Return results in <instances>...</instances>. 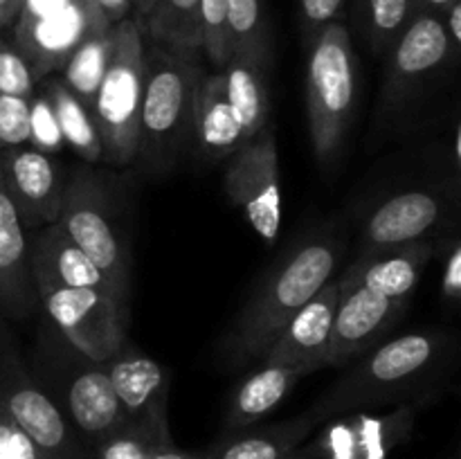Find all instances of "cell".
<instances>
[{"instance_id": "obj_1", "label": "cell", "mask_w": 461, "mask_h": 459, "mask_svg": "<svg viewBox=\"0 0 461 459\" xmlns=\"http://www.w3.org/2000/svg\"><path fill=\"white\" fill-rule=\"evenodd\" d=\"M457 364V336L448 328H421L383 340L358 360L306 412L318 423L358 410L419 405L426 410L446 392Z\"/></svg>"}, {"instance_id": "obj_2", "label": "cell", "mask_w": 461, "mask_h": 459, "mask_svg": "<svg viewBox=\"0 0 461 459\" xmlns=\"http://www.w3.org/2000/svg\"><path fill=\"white\" fill-rule=\"evenodd\" d=\"M347 250L345 225L329 220L293 243L279 264L266 274L221 342V358L243 367L264 358L293 315L318 295L331 279Z\"/></svg>"}, {"instance_id": "obj_3", "label": "cell", "mask_w": 461, "mask_h": 459, "mask_svg": "<svg viewBox=\"0 0 461 459\" xmlns=\"http://www.w3.org/2000/svg\"><path fill=\"white\" fill-rule=\"evenodd\" d=\"M196 52L144 43V81L140 102V169L165 176L178 162L194 133V106L203 79Z\"/></svg>"}, {"instance_id": "obj_4", "label": "cell", "mask_w": 461, "mask_h": 459, "mask_svg": "<svg viewBox=\"0 0 461 459\" xmlns=\"http://www.w3.org/2000/svg\"><path fill=\"white\" fill-rule=\"evenodd\" d=\"M25 367L39 390L61 410L90 446L126 418L104 364L70 345L45 315L36 328Z\"/></svg>"}, {"instance_id": "obj_5", "label": "cell", "mask_w": 461, "mask_h": 459, "mask_svg": "<svg viewBox=\"0 0 461 459\" xmlns=\"http://www.w3.org/2000/svg\"><path fill=\"white\" fill-rule=\"evenodd\" d=\"M57 223L106 274L117 300L129 309V232L115 183L106 174L77 166L66 180L61 216Z\"/></svg>"}, {"instance_id": "obj_6", "label": "cell", "mask_w": 461, "mask_h": 459, "mask_svg": "<svg viewBox=\"0 0 461 459\" xmlns=\"http://www.w3.org/2000/svg\"><path fill=\"white\" fill-rule=\"evenodd\" d=\"M306 115L313 153L331 165L345 147L356 106L358 57L345 21L329 22L309 45Z\"/></svg>"}, {"instance_id": "obj_7", "label": "cell", "mask_w": 461, "mask_h": 459, "mask_svg": "<svg viewBox=\"0 0 461 459\" xmlns=\"http://www.w3.org/2000/svg\"><path fill=\"white\" fill-rule=\"evenodd\" d=\"M144 81V34L135 18L113 25V50L93 99V120L102 138V160L126 166L138 156L140 102Z\"/></svg>"}, {"instance_id": "obj_8", "label": "cell", "mask_w": 461, "mask_h": 459, "mask_svg": "<svg viewBox=\"0 0 461 459\" xmlns=\"http://www.w3.org/2000/svg\"><path fill=\"white\" fill-rule=\"evenodd\" d=\"M378 112L383 120L410 111L459 63L441 14L417 12L387 48Z\"/></svg>"}, {"instance_id": "obj_9", "label": "cell", "mask_w": 461, "mask_h": 459, "mask_svg": "<svg viewBox=\"0 0 461 459\" xmlns=\"http://www.w3.org/2000/svg\"><path fill=\"white\" fill-rule=\"evenodd\" d=\"M459 178L390 194L365 214L356 255L392 250L423 238L457 234Z\"/></svg>"}, {"instance_id": "obj_10", "label": "cell", "mask_w": 461, "mask_h": 459, "mask_svg": "<svg viewBox=\"0 0 461 459\" xmlns=\"http://www.w3.org/2000/svg\"><path fill=\"white\" fill-rule=\"evenodd\" d=\"M39 310L88 358L104 363L126 342L129 313L108 292L75 288L32 268Z\"/></svg>"}, {"instance_id": "obj_11", "label": "cell", "mask_w": 461, "mask_h": 459, "mask_svg": "<svg viewBox=\"0 0 461 459\" xmlns=\"http://www.w3.org/2000/svg\"><path fill=\"white\" fill-rule=\"evenodd\" d=\"M106 27L111 22L93 0H23L12 43L41 81L61 70L81 40Z\"/></svg>"}, {"instance_id": "obj_12", "label": "cell", "mask_w": 461, "mask_h": 459, "mask_svg": "<svg viewBox=\"0 0 461 459\" xmlns=\"http://www.w3.org/2000/svg\"><path fill=\"white\" fill-rule=\"evenodd\" d=\"M223 189L228 201L246 214L264 241H277L282 230V184L277 140L270 122L228 158Z\"/></svg>"}, {"instance_id": "obj_13", "label": "cell", "mask_w": 461, "mask_h": 459, "mask_svg": "<svg viewBox=\"0 0 461 459\" xmlns=\"http://www.w3.org/2000/svg\"><path fill=\"white\" fill-rule=\"evenodd\" d=\"M419 412V405H394L381 414H340L324 421L318 436L297 446L288 459H392L412 436Z\"/></svg>"}, {"instance_id": "obj_14", "label": "cell", "mask_w": 461, "mask_h": 459, "mask_svg": "<svg viewBox=\"0 0 461 459\" xmlns=\"http://www.w3.org/2000/svg\"><path fill=\"white\" fill-rule=\"evenodd\" d=\"M0 408L48 459H95L93 446L39 390L23 358L0 378Z\"/></svg>"}, {"instance_id": "obj_15", "label": "cell", "mask_w": 461, "mask_h": 459, "mask_svg": "<svg viewBox=\"0 0 461 459\" xmlns=\"http://www.w3.org/2000/svg\"><path fill=\"white\" fill-rule=\"evenodd\" d=\"M0 176L30 232L57 223L68 178L52 156L36 151L30 144L3 148Z\"/></svg>"}, {"instance_id": "obj_16", "label": "cell", "mask_w": 461, "mask_h": 459, "mask_svg": "<svg viewBox=\"0 0 461 459\" xmlns=\"http://www.w3.org/2000/svg\"><path fill=\"white\" fill-rule=\"evenodd\" d=\"M408 309L410 302L387 300L365 286L340 291L329 345V367H347L381 345Z\"/></svg>"}, {"instance_id": "obj_17", "label": "cell", "mask_w": 461, "mask_h": 459, "mask_svg": "<svg viewBox=\"0 0 461 459\" xmlns=\"http://www.w3.org/2000/svg\"><path fill=\"white\" fill-rule=\"evenodd\" d=\"M450 237V234H448ZM441 238H423L392 250L356 255L354 261L336 277L340 291L351 286H365L387 300L412 302L426 266L439 255Z\"/></svg>"}, {"instance_id": "obj_18", "label": "cell", "mask_w": 461, "mask_h": 459, "mask_svg": "<svg viewBox=\"0 0 461 459\" xmlns=\"http://www.w3.org/2000/svg\"><path fill=\"white\" fill-rule=\"evenodd\" d=\"M340 288L336 279L327 284L315 297H311L291 322L284 327L266 349L264 363L306 367L309 372L329 367V345H331L333 320H336Z\"/></svg>"}, {"instance_id": "obj_19", "label": "cell", "mask_w": 461, "mask_h": 459, "mask_svg": "<svg viewBox=\"0 0 461 459\" xmlns=\"http://www.w3.org/2000/svg\"><path fill=\"white\" fill-rule=\"evenodd\" d=\"M30 238L32 232L23 223L0 176V315L9 322H25L39 313Z\"/></svg>"}, {"instance_id": "obj_20", "label": "cell", "mask_w": 461, "mask_h": 459, "mask_svg": "<svg viewBox=\"0 0 461 459\" xmlns=\"http://www.w3.org/2000/svg\"><path fill=\"white\" fill-rule=\"evenodd\" d=\"M102 364L126 418L167 421L171 376L156 358L126 340Z\"/></svg>"}, {"instance_id": "obj_21", "label": "cell", "mask_w": 461, "mask_h": 459, "mask_svg": "<svg viewBox=\"0 0 461 459\" xmlns=\"http://www.w3.org/2000/svg\"><path fill=\"white\" fill-rule=\"evenodd\" d=\"M30 266L36 270H43L52 279L66 284V286L95 288V291L108 292L122 306L106 274L68 237L66 230L59 223L45 225V228L32 232ZM122 310L129 313V309H124V306H122Z\"/></svg>"}, {"instance_id": "obj_22", "label": "cell", "mask_w": 461, "mask_h": 459, "mask_svg": "<svg viewBox=\"0 0 461 459\" xmlns=\"http://www.w3.org/2000/svg\"><path fill=\"white\" fill-rule=\"evenodd\" d=\"M192 140L207 160L230 158L248 140L241 120L225 94L221 72L203 75L194 106Z\"/></svg>"}, {"instance_id": "obj_23", "label": "cell", "mask_w": 461, "mask_h": 459, "mask_svg": "<svg viewBox=\"0 0 461 459\" xmlns=\"http://www.w3.org/2000/svg\"><path fill=\"white\" fill-rule=\"evenodd\" d=\"M320 423L309 412L297 414L268 426H250L223 432L203 459H288L293 450L304 444Z\"/></svg>"}, {"instance_id": "obj_24", "label": "cell", "mask_w": 461, "mask_h": 459, "mask_svg": "<svg viewBox=\"0 0 461 459\" xmlns=\"http://www.w3.org/2000/svg\"><path fill=\"white\" fill-rule=\"evenodd\" d=\"M306 367H288V364L264 363L257 372L243 378L230 399L223 418V432L243 430L257 426L268 417L302 378L311 376Z\"/></svg>"}, {"instance_id": "obj_25", "label": "cell", "mask_w": 461, "mask_h": 459, "mask_svg": "<svg viewBox=\"0 0 461 459\" xmlns=\"http://www.w3.org/2000/svg\"><path fill=\"white\" fill-rule=\"evenodd\" d=\"M268 66L257 58L232 54L230 61L221 68L225 84V94L232 104L234 112L241 120L246 135H255L270 122V99L268 81H266Z\"/></svg>"}, {"instance_id": "obj_26", "label": "cell", "mask_w": 461, "mask_h": 459, "mask_svg": "<svg viewBox=\"0 0 461 459\" xmlns=\"http://www.w3.org/2000/svg\"><path fill=\"white\" fill-rule=\"evenodd\" d=\"M41 84L45 86L50 99H52L54 112H57L59 126H61L63 144H68L81 160L90 162V165L102 160V138H99L90 108H86L66 88L59 75L43 76Z\"/></svg>"}, {"instance_id": "obj_27", "label": "cell", "mask_w": 461, "mask_h": 459, "mask_svg": "<svg viewBox=\"0 0 461 459\" xmlns=\"http://www.w3.org/2000/svg\"><path fill=\"white\" fill-rule=\"evenodd\" d=\"M201 0H156L138 22L142 34L156 43L185 52H201Z\"/></svg>"}, {"instance_id": "obj_28", "label": "cell", "mask_w": 461, "mask_h": 459, "mask_svg": "<svg viewBox=\"0 0 461 459\" xmlns=\"http://www.w3.org/2000/svg\"><path fill=\"white\" fill-rule=\"evenodd\" d=\"M345 9L363 43L383 57L414 16V0H347Z\"/></svg>"}, {"instance_id": "obj_29", "label": "cell", "mask_w": 461, "mask_h": 459, "mask_svg": "<svg viewBox=\"0 0 461 459\" xmlns=\"http://www.w3.org/2000/svg\"><path fill=\"white\" fill-rule=\"evenodd\" d=\"M113 50V25L106 30H99L81 40L66 63L59 70V79L66 84V88L84 104L86 108L93 106V99L97 94L99 84L106 72L108 58Z\"/></svg>"}, {"instance_id": "obj_30", "label": "cell", "mask_w": 461, "mask_h": 459, "mask_svg": "<svg viewBox=\"0 0 461 459\" xmlns=\"http://www.w3.org/2000/svg\"><path fill=\"white\" fill-rule=\"evenodd\" d=\"M165 441H171L169 421L124 418L93 446V454L95 459H151Z\"/></svg>"}, {"instance_id": "obj_31", "label": "cell", "mask_w": 461, "mask_h": 459, "mask_svg": "<svg viewBox=\"0 0 461 459\" xmlns=\"http://www.w3.org/2000/svg\"><path fill=\"white\" fill-rule=\"evenodd\" d=\"M228 36L232 54L270 66V32L264 0H228Z\"/></svg>"}, {"instance_id": "obj_32", "label": "cell", "mask_w": 461, "mask_h": 459, "mask_svg": "<svg viewBox=\"0 0 461 459\" xmlns=\"http://www.w3.org/2000/svg\"><path fill=\"white\" fill-rule=\"evenodd\" d=\"M201 52L214 68H223L232 57L228 36V0H201Z\"/></svg>"}, {"instance_id": "obj_33", "label": "cell", "mask_w": 461, "mask_h": 459, "mask_svg": "<svg viewBox=\"0 0 461 459\" xmlns=\"http://www.w3.org/2000/svg\"><path fill=\"white\" fill-rule=\"evenodd\" d=\"M30 147L48 156H54L63 148L61 126H59L52 99L41 81L30 97Z\"/></svg>"}, {"instance_id": "obj_34", "label": "cell", "mask_w": 461, "mask_h": 459, "mask_svg": "<svg viewBox=\"0 0 461 459\" xmlns=\"http://www.w3.org/2000/svg\"><path fill=\"white\" fill-rule=\"evenodd\" d=\"M39 79L16 45L0 34V93L30 99Z\"/></svg>"}, {"instance_id": "obj_35", "label": "cell", "mask_w": 461, "mask_h": 459, "mask_svg": "<svg viewBox=\"0 0 461 459\" xmlns=\"http://www.w3.org/2000/svg\"><path fill=\"white\" fill-rule=\"evenodd\" d=\"M30 144V99L0 93V151Z\"/></svg>"}, {"instance_id": "obj_36", "label": "cell", "mask_w": 461, "mask_h": 459, "mask_svg": "<svg viewBox=\"0 0 461 459\" xmlns=\"http://www.w3.org/2000/svg\"><path fill=\"white\" fill-rule=\"evenodd\" d=\"M345 3L347 0H297V21L306 48L329 22L345 21Z\"/></svg>"}, {"instance_id": "obj_37", "label": "cell", "mask_w": 461, "mask_h": 459, "mask_svg": "<svg viewBox=\"0 0 461 459\" xmlns=\"http://www.w3.org/2000/svg\"><path fill=\"white\" fill-rule=\"evenodd\" d=\"M441 264V295L446 302H459L461 297V241L457 234L444 237L439 248ZM437 255V256H439Z\"/></svg>"}, {"instance_id": "obj_38", "label": "cell", "mask_w": 461, "mask_h": 459, "mask_svg": "<svg viewBox=\"0 0 461 459\" xmlns=\"http://www.w3.org/2000/svg\"><path fill=\"white\" fill-rule=\"evenodd\" d=\"M0 459H48L0 408Z\"/></svg>"}, {"instance_id": "obj_39", "label": "cell", "mask_w": 461, "mask_h": 459, "mask_svg": "<svg viewBox=\"0 0 461 459\" xmlns=\"http://www.w3.org/2000/svg\"><path fill=\"white\" fill-rule=\"evenodd\" d=\"M18 358H23V356L21 351H18L16 340H14L12 328H9V320H5L3 315H0V378L5 376L9 364Z\"/></svg>"}, {"instance_id": "obj_40", "label": "cell", "mask_w": 461, "mask_h": 459, "mask_svg": "<svg viewBox=\"0 0 461 459\" xmlns=\"http://www.w3.org/2000/svg\"><path fill=\"white\" fill-rule=\"evenodd\" d=\"M444 27H446V34H448L450 45H453L455 52L461 57V0H455L444 14Z\"/></svg>"}, {"instance_id": "obj_41", "label": "cell", "mask_w": 461, "mask_h": 459, "mask_svg": "<svg viewBox=\"0 0 461 459\" xmlns=\"http://www.w3.org/2000/svg\"><path fill=\"white\" fill-rule=\"evenodd\" d=\"M93 3L97 4V9L106 16L111 25L124 21V18H133L131 16L133 14V0H93Z\"/></svg>"}, {"instance_id": "obj_42", "label": "cell", "mask_w": 461, "mask_h": 459, "mask_svg": "<svg viewBox=\"0 0 461 459\" xmlns=\"http://www.w3.org/2000/svg\"><path fill=\"white\" fill-rule=\"evenodd\" d=\"M151 459H203L201 453H187V450L178 448L174 444V439L165 441L162 446H158L156 453L151 454Z\"/></svg>"}, {"instance_id": "obj_43", "label": "cell", "mask_w": 461, "mask_h": 459, "mask_svg": "<svg viewBox=\"0 0 461 459\" xmlns=\"http://www.w3.org/2000/svg\"><path fill=\"white\" fill-rule=\"evenodd\" d=\"M21 3L18 0H0V32L12 30L18 18Z\"/></svg>"}, {"instance_id": "obj_44", "label": "cell", "mask_w": 461, "mask_h": 459, "mask_svg": "<svg viewBox=\"0 0 461 459\" xmlns=\"http://www.w3.org/2000/svg\"><path fill=\"white\" fill-rule=\"evenodd\" d=\"M453 3L455 0H414V14L417 12L444 14Z\"/></svg>"}, {"instance_id": "obj_45", "label": "cell", "mask_w": 461, "mask_h": 459, "mask_svg": "<svg viewBox=\"0 0 461 459\" xmlns=\"http://www.w3.org/2000/svg\"><path fill=\"white\" fill-rule=\"evenodd\" d=\"M153 3H156V0H133V14H135V21H142L144 16H147L149 14V9L153 7Z\"/></svg>"}, {"instance_id": "obj_46", "label": "cell", "mask_w": 461, "mask_h": 459, "mask_svg": "<svg viewBox=\"0 0 461 459\" xmlns=\"http://www.w3.org/2000/svg\"><path fill=\"white\" fill-rule=\"evenodd\" d=\"M446 459H459V454H450V457H446Z\"/></svg>"}, {"instance_id": "obj_47", "label": "cell", "mask_w": 461, "mask_h": 459, "mask_svg": "<svg viewBox=\"0 0 461 459\" xmlns=\"http://www.w3.org/2000/svg\"><path fill=\"white\" fill-rule=\"evenodd\" d=\"M18 3H23V0H18Z\"/></svg>"}]
</instances>
